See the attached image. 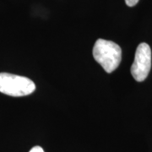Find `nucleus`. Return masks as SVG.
<instances>
[{
    "label": "nucleus",
    "instance_id": "39448f33",
    "mask_svg": "<svg viewBox=\"0 0 152 152\" xmlns=\"http://www.w3.org/2000/svg\"><path fill=\"white\" fill-rule=\"evenodd\" d=\"M29 152H44V150L41 146H34Z\"/></svg>",
    "mask_w": 152,
    "mask_h": 152
},
{
    "label": "nucleus",
    "instance_id": "20e7f679",
    "mask_svg": "<svg viewBox=\"0 0 152 152\" xmlns=\"http://www.w3.org/2000/svg\"><path fill=\"white\" fill-rule=\"evenodd\" d=\"M139 1L140 0H125V3L129 7H134L139 3Z\"/></svg>",
    "mask_w": 152,
    "mask_h": 152
},
{
    "label": "nucleus",
    "instance_id": "f03ea898",
    "mask_svg": "<svg viewBox=\"0 0 152 152\" xmlns=\"http://www.w3.org/2000/svg\"><path fill=\"white\" fill-rule=\"evenodd\" d=\"M36 90L35 83L29 78L9 73H0V92L10 96H25Z\"/></svg>",
    "mask_w": 152,
    "mask_h": 152
},
{
    "label": "nucleus",
    "instance_id": "7ed1b4c3",
    "mask_svg": "<svg viewBox=\"0 0 152 152\" xmlns=\"http://www.w3.org/2000/svg\"><path fill=\"white\" fill-rule=\"evenodd\" d=\"M151 69V49L145 42L140 43L136 49L134 61L131 66V75L136 81H144Z\"/></svg>",
    "mask_w": 152,
    "mask_h": 152
},
{
    "label": "nucleus",
    "instance_id": "f257e3e1",
    "mask_svg": "<svg viewBox=\"0 0 152 152\" xmlns=\"http://www.w3.org/2000/svg\"><path fill=\"white\" fill-rule=\"evenodd\" d=\"M93 57L107 73L118 69L122 60V49L113 42L98 39L93 48Z\"/></svg>",
    "mask_w": 152,
    "mask_h": 152
}]
</instances>
